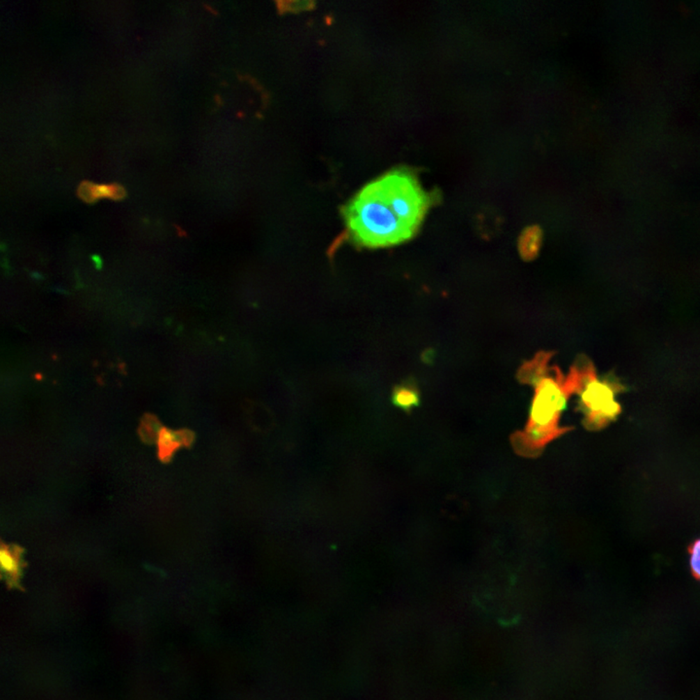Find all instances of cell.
Returning a JSON list of instances; mask_svg holds the SVG:
<instances>
[{
	"label": "cell",
	"instance_id": "cell-6",
	"mask_svg": "<svg viewBox=\"0 0 700 700\" xmlns=\"http://www.w3.org/2000/svg\"><path fill=\"white\" fill-rule=\"evenodd\" d=\"M0 565H1L2 575L6 579L9 586H17L20 578H21L22 563L21 554L17 547L2 545L0 550Z\"/></svg>",
	"mask_w": 700,
	"mask_h": 700
},
{
	"label": "cell",
	"instance_id": "cell-8",
	"mask_svg": "<svg viewBox=\"0 0 700 700\" xmlns=\"http://www.w3.org/2000/svg\"><path fill=\"white\" fill-rule=\"evenodd\" d=\"M192 440L191 436L187 433L173 431L168 428H162L158 433V446L162 458H166L171 456V453L182 446L187 444Z\"/></svg>",
	"mask_w": 700,
	"mask_h": 700
},
{
	"label": "cell",
	"instance_id": "cell-9",
	"mask_svg": "<svg viewBox=\"0 0 700 700\" xmlns=\"http://www.w3.org/2000/svg\"><path fill=\"white\" fill-rule=\"evenodd\" d=\"M392 400L395 406L410 412L412 407L419 406V394L416 388L409 387V385H402V387L395 388Z\"/></svg>",
	"mask_w": 700,
	"mask_h": 700
},
{
	"label": "cell",
	"instance_id": "cell-11",
	"mask_svg": "<svg viewBox=\"0 0 700 700\" xmlns=\"http://www.w3.org/2000/svg\"><path fill=\"white\" fill-rule=\"evenodd\" d=\"M80 196H82V198L87 201H92L93 200H95V185H92V184L89 183H86L84 184V185L81 186Z\"/></svg>",
	"mask_w": 700,
	"mask_h": 700
},
{
	"label": "cell",
	"instance_id": "cell-3",
	"mask_svg": "<svg viewBox=\"0 0 700 700\" xmlns=\"http://www.w3.org/2000/svg\"><path fill=\"white\" fill-rule=\"evenodd\" d=\"M568 378L579 395V409L584 414L586 429L596 431L605 428L620 416L621 407L616 396L623 391V385L615 378H599L588 357L577 358Z\"/></svg>",
	"mask_w": 700,
	"mask_h": 700
},
{
	"label": "cell",
	"instance_id": "cell-7",
	"mask_svg": "<svg viewBox=\"0 0 700 700\" xmlns=\"http://www.w3.org/2000/svg\"><path fill=\"white\" fill-rule=\"evenodd\" d=\"M543 242V232L538 226L523 231L518 240V252L524 261H532L539 254Z\"/></svg>",
	"mask_w": 700,
	"mask_h": 700
},
{
	"label": "cell",
	"instance_id": "cell-1",
	"mask_svg": "<svg viewBox=\"0 0 700 700\" xmlns=\"http://www.w3.org/2000/svg\"><path fill=\"white\" fill-rule=\"evenodd\" d=\"M343 213L353 242L361 247H392L411 240L416 233L398 217L378 179L363 188Z\"/></svg>",
	"mask_w": 700,
	"mask_h": 700
},
{
	"label": "cell",
	"instance_id": "cell-5",
	"mask_svg": "<svg viewBox=\"0 0 700 700\" xmlns=\"http://www.w3.org/2000/svg\"><path fill=\"white\" fill-rule=\"evenodd\" d=\"M552 355V352L540 351L533 359L522 364L517 375L518 382L536 387L549 373V363Z\"/></svg>",
	"mask_w": 700,
	"mask_h": 700
},
{
	"label": "cell",
	"instance_id": "cell-10",
	"mask_svg": "<svg viewBox=\"0 0 700 700\" xmlns=\"http://www.w3.org/2000/svg\"><path fill=\"white\" fill-rule=\"evenodd\" d=\"M689 552L691 556L690 564H691L692 574L696 578L700 580V539L692 543L690 547Z\"/></svg>",
	"mask_w": 700,
	"mask_h": 700
},
{
	"label": "cell",
	"instance_id": "cell-4",
	"mask_svg": "<svg viewBox=\"0 0 700 700\" xmlns=\"http://www.w3.org/2000/svg\"><path fill=\"white\" fill-rule=\"evenodd\" d=\"M378 181L398 217L416 233L430 205L429 196L419 181L405 171H391Z\"/></svg>",
	"mask_w": 700,
	"mask_h": 700
},
{
	"label": "cell",
	"instance_id": "cell-2",
	"mask_svg": "<svg viewBox=\"0 0 700 700\" xmlns=\"http://www.w3.org/2000/svg\"><path fill=\"white\" fill-rule=\"evenodd\" d=\"M572 395L566 377L559 368L550 367L546 377L535 387L529 420L524 431L513 435V446L518 454L525 458H536L547 444L571 429L560 426L559 420Z\"/></svg>",
	"mask_w": 700,
	"mask_h": 700
}]
</instances>
